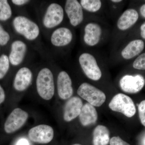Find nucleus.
<instances>
[{
    "label": "nucleus",
    "instance_id": "obj_4",
    "mask_svg": "<svg viewBox=\"0 0 145 145\" xmlns=\"http://www.w3.org/2000/svg\"><path fill=\"white\" fill-rule=\"evenodd\" d=\"M13 25L16 32L28 40H34L40 35V29L38 24L25 16L15 17Z\"/></svg>",
    "mask_w": 145,
    "mask_h": 145
},
{
    "label": "nucleus",
    "instance_id": "obj_5",
    "mask_svg": "<svg viewBox=\"0 0 145 145\" xmlns=\"http://www.w3.org/2000/svg\"><path fill=\"white\" fill-rule=\"evenodd\" d=\"M77 93L93 106H101L106 100V96L103 91L88 83L81 84L78 88Z\"/></svg>",
    "mask_w": 145,
    "mask_h": 145
},
{
    "label": "nucleus",
    "instance_id": "obj_20",
    "mask_svg": "<svg viewBox=\"0 0 145 145\" xmlns=\"http://www.w3.org/2000/svg\"><path fill=\"white\" fill-rule=\"evenodd\" d=\"M93 145H107L109 143V131L105 126H97L93 130Z\"/></svg>",
    "mask_w": 145,
    "mask_h": 145
},
{
    "label": "nucleus",
    "instance_id": "obj_1",
    "mask_svg": "<svg viewBox=\"0 0 145 145\" xmlns=\"http://www.w3.org/2000/svg\"><path fill=\"white\" fill-rule=\"evenodd\" d=\"M78 63L85 75L93 81L100 80L103 76L100 60L93 53L84 52L78 57Z\"/></svg>",
    "mask_w": 145,
    "mask_h": 145
},
{
    "label": "nucleus",
    "instance_id": "obj_24",
    "mask_svg": "<svg viewBox=\"0 0 145 145\" xmlns=\"http://www.w3.org/2000/svg\"><path fill=\"white\" fill-rule=\"evenodd\" d=\"M133 68L137 70H145V52L140 54L133 63Z\"/></svg>",
    "mask_w": 145,
    "mask_h": 145
},
{
    "label": "nucleus",
    "instance_id": "obj_2",
    "mask_svg": "<svg viewBox=\"0 0 145 145\" xmlns=\"http://www.w3.org/2000/svg\"><path fill=\"white\" fill-rule=\"evenodd\" d=\"M105 34L103 24L97 21H89L85 25L83 29V42L87 46L95 47L103 41Z\"/></svg>",
    "mask_w": 145,
    "mask_h": 145
},
{
    "label": "nucleus",
    "instance_id": "obj_33",
    "mask_svg": "<svg viewBox=\"0 0 145 145\" xmlns=\"http://www.w3.org/2000/svg\"><path fill=\"white\" fill-rule=\"evenodd\" d=\"M142 145H145V135L143 137L142 140Z\"/></svg>",
    "mask_w": 145,
    "mask_h": 145
},
{
    "label": "nucleus",
    "instance_id": "obj_12",
    "mask_svg": "<svg viewBox=\"0 0 145 145\" xmlns=\"http://www.w3.org/2000/svg\"><path fill=\"white\" fill-rule=\"evenodd\" d=\"M54 136V130L46 125H40L32 128L28 132V137L34 142L46 144L50 142Z\"/></svg>",
    "mask_w": 145,
    "mask_h": 145
},
{
    "label": "nucleus",
    "instance_id": "obj_15",
    "mask_svg": "<svg viewBox=\"0 0 145 145\" xmlns=\"http://www.w3.org/2000/svg\"><path fill=\"white\" fill-rule=\"evenodd\" d=\"M73 39V34L70 29L62 27L57 28L52 32L50 42L54 46L62 47L70 44Z\"/></svg>",
    "mask_w": 145,
    "mask_h": 145
},
{
    "label": "nucleus",
    "instance_id": "obj_22",
    "mask_svg": "<svg viewBox=\"0 0 145 145\" xmlns=\"http://www.w3.org/2000/svg\"><path fill=\"white\" fill-rule=\"evenodd\" d=\"M12 11L7 0H0V21H7L12 16Z\"/></svg>",
    "mask_w": 145,
    "mask_h": 145
},
{
    "label": "nucleus",
    "instance_id": "obj_32",
    "mask_svg": "<svg viewBox=\"0 0 145 145\" xmlns=\"http://www.w3.org/2000/svg\"><path fill=\"white\" fill-rule=\"evenodd\" d=\"M140 15L145 19V4L141 6L140 9Z\"/></svg>",
    "mask_w": 145,
    "mask_h": 145
},
{
    "label": "nucleus",
    "instance_id": "obj_25",
    "mask_svg": "<svg viewBox=\"0 0 145 145\" xmlns=\"http://www.w3.org/2000/svg\"><path fill=\"white\" fill-rule=\"evenodd\" d=\"M10 39V35L0 24V45H5L8 43Z\"/></svg>",
    "mask_w": 145,
    "mask_h": 145
},
{
    "label": "nucleus",
    "instance_id": "obj_13",
    "mask_svg": "<svg viewBox=\"0 0 145 145\" xmlns=\"http://www.w3.org/2000/svg\"><path fill=\"white\" fill-rule=\"evenodd\" d=\"M58 95L62 100L70 99L73 94L72 82L70 76L64 71H61L57 78Z\"/></svg>",
    "mask_w": 145,
    "mask_h": 145
},
{
    "label": "nucleus",
    "instance_id": "obj_18",
    "mask_svg": "<svg viewBox=\"0 0 145 145\" xmlns=\"http://www.w3.org/2000/svg\"><path fill=\"white\" fill-rule=\"evenodd\" d=\"M32 72L28 67L21 68L16 73L13 87L16 90L23 91L26 90L31 84L32 80Z\"/></svg>",
    "mask_w": 145,
    "mask_h": 145
},
{
    "label": "nucleus",
    "instance_id": "obj_29",
    "mask_svg": "<svg viewBox=\"0 0 145 145\" xmlns=\"http://www.w3.org/2000/svg\"><path fill=\"white\" fill-rule=\"evenodd\" d=\"M5 99V94L4 90L0 85V105L2 104Z\"/></svg>",
    "mask_w": 145,
    "mask_h": 145
},
{
    "label": "nucleus",
    "instance_id": "obj_17",
    "mask_svg": "<svg viewBox=\"0 0 145 145\" xmlns=\"http://www.w3.org/2000/svg\"><path fill=\"white\" fill-rule=\"evenodd\" d=\"M27 46L26 44L21 40H16L12 42L8 59L10 63L18 66L23 62L26 55Z\"/></svg>",
    "mask_w": 145,
    "mask_h": 145
},
{
    "label": "nucleus",
    "instance_id": "obj_14",
    "mask_svg": "<svg viewBox=\"0 0 145 145\" xmlns=\"http://www.w3.org/2000/svg\"><path fill=\"white\" fill-rule=\"evenodd\" d=\"M145 47L144 41L136 39L130 41L125 46L121 47L119 50V55L121 59L129 60L140 55Z\"/></svg>",
    "mask_w": 145,
    "mask_h": 145
},
{
    "label": "nucleus",
    "instance_id": "obj_8",
    "mask_svg": "<svg viewBox=\"0 0 145 145\" xmlns=\"http://www.w3.org/2000/svg\"><path fill=\"white\" fill-rule=\"evenodd\" d=\"M120 88L125 93H136L140 92L145 85V79L141 74H126L119 80Z\"/></svg>",
    "mask_w": 145,
    "mask_h": 145
},
{
    "label": "nucleus",
    "instance_id": "obj_11",
    "mask_svg": "<svg viewBox=\"0 0 145 145\" xmlns=\"http://www.w3.org/2000/svg\"><path fill=\"white\" fill-rule=\"evenodd\" d=\"M139 17V13L135 9H127L117 19L115 24V30L118 34H123L124 32L128 30L135 24Z\"/></svg>",
    "mask_w": 145,
    "mask_h": 145
},
{
    "label": "nucleus",
    "instance_id": "obj_21",
    "mask_svg": "<svg viewBox=\"0 0 145 145\" xmlns=\"http://www.w3.org/2000/svg\"><path fill=\"white\" fill-rule=\"evenodd\" d=\"M84 11L91 14H96L103 7V2L101 0H80L79 1Z\"/></svg>",
    "mask_w": 145,
    "mask_h": 145
},
{
    "label": "nucleus",
    "instance_id": "obj_9",
    "mask_svg": "<svg viewBox=\"0 0 145 145\" xmlns=\"http://www.w3.org/2000/svg\"><path fill=\"white\" fill-rule=\"evenodd\" d=\"M28 118L26 111L20 108L14 109L5 123V131L8 134L16 132L25 124Z\"/></svg>",
    "mask_w": 145,
    "mask_h": 145
},
{
    "label": "nucleus",
    "instance_id": "obj_30",
    "mask_svg": "<svg viewBox=\"0 0 145 145\" xmlns=\"http://www.w3.org/2000/svg\"><path fill=\"white\" fill-rule=\"evenodd\" d=\"M140 29L141 37L145 40V22L141 25Z\"/></svg>",
    "mask_w": 145,
    "mask_h": 145
},
{
    "label": "nucleus",
    "instance_id": "obj_10",
    "mask_svg": "<svg viewBox=\"0 0 145 145\" xmlns=\"http://www.w3.org/2000/svg\"><path fill=\"white\" fill-rule=\"evenodd\" d=\"M64 11L66 14L70 24L77 27L80 25L84 20V9L79 1L67 0L65 3Z\"/></svg>",
    "mask_w": 145,
    "mask_h": 145
},
{
    "label": "nucleus",
    "instance_id": "obj_27",
    "mask_svg": "<svg viewBox=\"0 0 145 145\" xmlns=\"http://www.w3.org/2000/svg\"><path fill=\"white\" fill-rule=\"evenodd\" d=\"M110 145H130L119 137H113L110 140Z\"/></svg>",
    "mask_w": 145,
    "mask_h": 145
},
{
    "label": "nucleus",
    "instance_id": "obj_19",
    "mask_svg": "<svg viewBox=\"0 0 145 145\" xmlns=\"http://www.w3.org/2000/svg\"><path fill=\"white\" fill-rule=\"evenodd\" d=\"M79 117L81 124L88 126L97 121L98 113L94 106L87 103L83 106Z\"/></svg>",
    "mask_w": 145,
    "mask_h": 145
},
{
    "label": "nucleus",
    "instance_id": "obj_3",
    "mask_svg": "<svg viewBox=\"0 0 145 145\" xmlns=\"http://www.w3.org/2000/svg\"><path fill=\"white\" fill-rule=\"evenodd\" d=\"M36 89L39 96L46 101L51 100L54 93V77L52 71L44 68L39 71L36 81Z\"/></svg>",
    "mask_w": 145,
    "mask_h": 145
},
{
    "label": "nucleus",
    "instance_id": "obj_34",
    "mask_svg": "<svg viewBox=\"0 0 145 145\" xmlns=\"http://www.w3.org/2000/svg\"><path fill=\"white\" fill-rule=\"evenodd\" d=\"M72 145H82L81 144H73Z\"/></svg>",
    "mask_w": 145,
    "mask_h": 145
},
{
    "label": "nucleus",
    "instance_id": "obj_7",
    "mask_svg": "<svg viewBox=\"0 0 145 145\" xmlns=\"http://www.w3.org/2000/svg\"><path fill=\"white\" fill-rule=\"evenodd\" d=\"M64 9L59 4L52 3L47 8L43 19L44 26L52 29L59 25L64 18Z\"/></svg>",
    "mask_w": 145,
    "mask_h": 145
},
{
    "label": "nucleus",
    "instance_id": "obj_6",
    "mask_svg": "<svg viewBox=\"0 0 145 145\" xmlns=\"http://www.w3.org/2000/svg\"><path fill=\"white\" fill-rule=\"evenodd\" d=\"M108 106L112 111L121 112L129 118L133 117L136 113V108L132 99L123 93L115 95Z\"/></svg>",
    "mask_w": 145,
    "mask_h": 145
},
{
    "label": "nucleus",
    "instance_id": "obj_23",
    "mask_svg": "<svg viewBox=\"0 0 145 145\" xmlns=\"http://www.w3.org/2000/svg\"><path fill=\"white\" fill-rule=\"evenodd\" d=\"M10 61L8 57L3 54L0 56V80L3 79L9 70Z\"/></svg>",
    "mask_w": 145,
    "mask_h": 145
},
{
    "label": "nucleus",
    "instance_id": "obj_28",
    "mask_svg": "<svg viewBox=\"0 0 145 145\" xmlns=\"http://www.w3.org/2000/svg\"><path fill=\"white\" fill-rule=\"evenodd\" d=\"M12 3L13 4L17 6H23L29 2L28 0H12Z\"/></svg>",
    "mask_w": 145,
    "mask_h": 145
},
{
    "label": "nucleus",
    "instance_id": "obj_26",
    "mask_svg": "<svg viewBox=\"0 0 145 145\" xmlns=\"http://www.w3.org/2000/svg\"><path fill=\"white\" fill-rule=\"evenodd\" d=\"M138 112L140 121L145 127V100L142 101L138 105Z\"/></svg>",
    "mask_w": 145,
    "mask_h": 145
},
{
    "label": "nucleus",
    "instance_id": "obj_16",
    "mask_svg": "<svg viewBox=\"0 0 145 145\" xmlns=\"http://www.w3.org/2000/svg\"><path fill=\"white\" fill-rule=\"evenodd\" d=\"M83 106L82 101L79 97L75 96L69 99L64 108L65 121L70 122L79 116Z\"/></svg>",
    "mask_w": 145,
    "mask_h": 145
},
{
    "label": "nucleus",
    "instance_id": "obj_31",
    "mask_svg": "<svg viewBox=\"0 0 145 145\" xmlns=\"http://www.w3.org/2000/svg\"><path fill=\"white\" fill-rule=\"evenodd\" d=\"M16 145H29V144L27 140L25 139H22L18 141Z\"/></svg>",
    "mask_w": 145,
    "mask_h": 145
}]
</instances>
